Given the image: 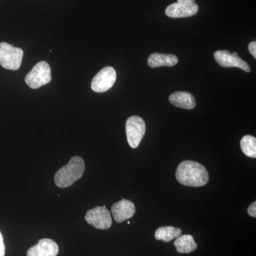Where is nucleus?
I'll return each instance as SVG.
<instances>
[{"mask_svg": "<svg viewBox=\"0 0 256 256\" xmlns=\"http://www.w3.org/2000/svg\"><path fill=\"white\" fill-rule=\"evenodd\" d=\"M176 178L182 184L192 188L205 186L210 180L208 171L205 166L191 160L180 163L176 169Z\"/></svg>", "mask_w": 256, "mask_h": 256, "instance_id": "f257e3e1", "label": "nucleus"}, {"mask_svg": "<svg viewBox=\"0 0 256 256\" xmlns=\"http://www.w3.org/2000/svg\"><path fill=\"white\" fill-rule=\"evenodd\" d=\"M85 170V162L80 156H74L69 160L68 164L60 168L55 174L56 185L60 188L72 186L82 178Z\"/></svg>", "mask_w": 256, "mask_h": 256, "instance_id": "f03ea898", "label": "nucleus"}, {"mask_svg": "<svg viewBox=\"0 0 256 256\" xmlns=\"http://www.w3.org/2000/svg\"><path fill=\"white\" fill-rule=\"evenodd\" d=\"M24 52L22 50L10 44L0 43V64L8 70H18L21 66Z\"/></svg>", "mask_w": 256, "mask_h": 256, "instance_id": "7ed1b4c3", "label": "nucleus"}, {"mask_svg": "<svg viewBox=\"0 0 256 256\" xmlns=\"http://www.w3.org/2000/svg\"><path fill=\"white\" fill-rule=\"evenodd\" d=\"M52 80V70L50 64L40 62L34 66L31 72L26 75L25 82L32 89L40 88Z\"/></svg>", "mask_w": 256, "mask_h": 256, "instance_id": "20e7f679", "label": "nucleus"}, {"mask_svg": "<svg viewBox=\"0 0 256 256\" xmlns=\"http://www.w3.org/2000/svg\"><path fill=\"white\" fill-rule=\"evenodd\" d=\"M126 128L128 144L133 149H136L140 144L146 134V122L139 116H131L127 120Z\"/></svg>", "mask_w": 256, "mask_h": 256, "instance_id": "39448f33", "label": "nucleus"}, {"mask_svg": "<svg viewBox=\"0 0 256 256\" xmlns=\"http://www.w3.org/2000/svg\"><path fill=\"white\" fill-rule=\"evenodd\" d=\"M85 220L87 223L100 230H107L112 226V217L106 206H96L88 210Z\"/></svg>", "mask_w": 256, "mask_h": 256, "instance_id": "423d86ee", "label": "nucleus"}, {"mask_svg": "<svg viewBox=\"0 0 256 256\" xmlns=\"http://www.w3.org/2000/svg\"><path fill=\"white\" fill-rule=\"evenodd\" d=\"M116 78V70L111 66L105 67L92 78V89L96 92H106L114 86Z\"/></svg>", "mask_w": 256, "mask_h": 256, "instance_id": "0eeeda50", "label": "nucleus"}, {"mask_svg": "<svg viewBox=\"0 0 256 256\" xmlns=\"http://www.w3.org/2000/svg\"><path fill=\"white\" fill-rule=\"evenodd\" d=\"M215 60L217 63L224 68L235 67V68H242L246 72H250V68L248 64L240 58L237 52L230 53L227 50H218L214 53Z\"/></svg>", "mask_w": 256, "mask_h": 256, "instance_id": "6e6552de", "label": "nucleus"}, {"mask_svg": "<svg viewBox=\"0 0 256 256\" xmlns=\"http://www.w3.org/2000/svg\"><path fill=\"white\" fill-rule=\"evenodd\" d=\"M198 10V6L196 2H178L168 6L165 10V14L171 18H188L196 14Z\"/></svg>", "mask_w": 256, "mask_h": 256, "instance_id": "1a4fd4ad", "label": "nucleus"}, {"mask_svg": "<svg viewBox=\"0 0 256 256\" xmlns=\"http://www.w3.org/2000/svg\"><path fill=\"white\" fill-rule=\"evenodd\" d=\"M136 210L134 204L130 200L124 198L114 203L111 207L112 216L118 223H122L124 220L132 218L136 214Z\"/></svg>", "mask_w": 256, "mask_h": 256, "instance_id": "9d476101", "label": "nucleus"}, {"mask_svg": "<svg viewBox=\"0 0 256 256\" xmlns=\"http://www.w3.org/2000/svg\"><path fill=\"white\" fill-rule=\"evenodd\" d=\"M60 248L54 240L43 238L28 249L26 256H56Z\"/></svg>", "mask_w": 256, "mask_h": 256, "instance_id": "9b49d317", "label": "nucleus"}, {"mask_svg": "<svg viewBox=\"0 0 256 256\" xmlns=\"http://www.w3.org/2000/svg\"><path fill=\"white\" fill-rule=\"evenodd\" d=\"M169 100L173 106L186 110H192L196 106L194 97L188 92H175L170 95Z\"/></svg>", "mask_w": 256, "mask_h": 256, "instance_id": "f8f14e48", "label": "nucleus"}, {"mask_svg": "<svg viewBox=\"0 0 256 256\" xmlns=\"http://www.w3.org/2000/svg\"><path fill=\"white\" fill-rule=\"evenodd\" d=\"M178 60L176 56L165 54L154 53L148 57V64L151 68L161 66H174L178 63Z\"/></svg>", "mask_w": 256, "mask_h": 256, "instance_id": "ddd939ff", "label": "nucleus"}, {"mask_svg": "<svg viewBox=\"0 0 256 256\" xmlns=\"http://www.w3.org/2000/svg\"><path fill=\"white\" fill-rule=\"evenodd\" d=\"M174 245L180 254H190L196 250L198 247L194 238L190 234L178 236L175 240Z\"/></svg>", "mask_w": 256, "mask_h": 256, "instance_id": "4468645a", "label": "nucleus"}, {"mask_svg": "<svg viewBox=\"0 0 256 256\" xmlns=\"http://www.w3.org/2000/svg\"><path fill=\"white\" fill-rule=\"evenodd\" d=\"M181 234L182 230L180 228L173 226H162L156 229L154 237L156 240L168 242H172L173 239L178 238Z\"/></svg>", "mask_w": 256, "mask_h": 256, "instance_id": "2eb2a0df", "label": "nucleus"}, {"mask_svg": "<svg viewBox=\"0 0 256 256\" xmlns=\"http://www.w3.org/2000/svg\"><path fill=\"white\" fill-rule=\"evenodd\" d=\"M242 152L249 158H256V138L252 136H245L240 140Z\"/></svg>", "mask_w": 256, "mask_h": 256, "instance_id": "dca6fc26", "label": "nucleus"}, {"mask_svg": "<svg viewBox=\"0 0 256 256\" xmlns=\"http://www.w3.org/2000/svg\"><path fill=\"white\" fill-rule=\"evenodd\" d=\"M248 214L250 216L254 217L256 218V202H254V203H252V204L249 206L248 208Z\"/></svg>", "mask_w": 256, "mask_h": 256, "instance_id": "f3484780", "label": "nucleus"}, {"mask_svg": "<svg viewBox=\"0 0 256 256\" xmlns=\"http://www.w3.org/2000/svg\"><path fill=\"white\" fill-rule=\"evenodd\" d=\"M248 50L250 53L252 54L254 58H256V42H252L249 44Z\"/></svg>", "mask_w": 256, "mask_h": 256, "instance_id": "a211bd4d", "label": "nucleus"}, {"mask_svg": "<svg viewBox=\"0 0 256 256\" xmlns=\"http://www.w3.org/2000/svg\"><path fill=\"white\" fill-rule=\"evenodd\" d=\"M5 256V245L4 244V239H3L2 235L0 232V256Z\"/></svg>", "mask_w": 256, "mask_h": 256, "instance_id": "6ab92c4d", "label": "nucleus"}]
</instances>
